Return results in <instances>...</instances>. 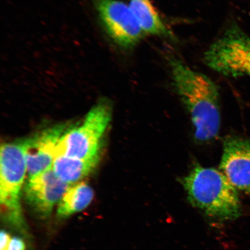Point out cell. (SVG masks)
Segmentation results:
<instances>
[{
  "label": "cell",
  "mask_w": 250,
  "mask_h": 250,
  "mask_svg": "<svg viewBox=\"0 0 250 250\" xmlns=\"http://www.w3.org/2000/svg\"><path fill=\"white\" fill-rule=\"evenodd\" d=\"M172 80L178 95L189 112L199 142L215 138L221 115L218 87L210 78L192 69L180 59H169Z\"/></svg>",
  "instance_id": "1"
},
{
  "label": "cell",
  "mask_w": 250,
  "mask_h": 250,
  "mask_svg": "<svg viewBox=\"0 0 250 250\" xmlns=\"http://www.w3.org/2000/svg\"><path fill=\"white\" fill-rule=\"evenodd\" d=\"M182 183L190 204L208 217L226 221L239 216L237 190L220 170L198 166Z\"/></svg>",
  "instance_id": "2"
},
{
  "label": "cell",
  "mask_w": 250,
  "mask_h": 250,
  "mask_svg": "<svg viewBox=\"0 0 250 250\" xmlns=\"http://www.w3.org/2000/svg\"><path fill=\"white\" fill-rule=\"evenodd\" d=\"M27 174L23 140L2 144L0 152V206L5 224L22 233L27 232L21 205Z\"/></svg>",
  "instance_id": "3"
},
{
  "label": "cell",
  "mask_w": 250,
  "mask_h": 250,
  "mask_svg": "<svg viewBox=\"0 0 250 250\" xmlns=\"http://www.w3.org/2000/svg\"><path fill=\"white\" fill-rule=\"evenodd\" d=\"M112 108L108 99L100 100L82 123L65 131L59 143L56 156L87 159L100 155L103 136L111 121Z\"/></svg>",
  "instance_id": "4"
},
{
  "label": "cell",
  "mask_w": 250,
  "mask_h": 250,
  "mask_svg": "<svg viewBox=\"0 0 250 250\" xmlns=\"http://www.w3.org/2000/svg\"><path fill=\"white\" fill-rule=\"evenodd\" d=\"M204 61L224 76L250 77V37L238 27H230L209 47Z\"/></svg>",
  "instance_id": "5"
},
{
  "label": "cell",
  "mask_w": 250,
  "mask_h": 250,
  "mask_svg": "<svg viewBox=\"0 0 250 250\" xmlns=\"http://www.w3.org/2000/svg\"><path fill=\"white\" fill-rule=\"evenodd\" d=\"M103 29L117 46L133 48L146 34L129 5L120 0H94Z\"/></svg>",
  "instance_id": "6"
},
{
  "label": "cell",
  "mask_w": 250,
  "mask_h": 250,
  "mask_svg": "<svg viewBox=\"0 0 250 250\" xmlns=\"http://www.w3.org/2000/svg\"><path fill=\"white\" fill-rule=\"evenodd\" d=\"M70 186L59 179L52 168H49L28 178L24 188L25 200L37 215L46 218Z\"/></svg>",
  "instance_id": "7"
},
{
  "label": "cell",
  "mask_w": 250,
  "mask_h": 250,
  "mask_svg": "<svg viewBox=\"0 0 250 250\" xmlns=\"http://www.w3.org/2000/svg\"><path fill=\"white\" fill-rule=\"evenodd\" d=\"M68 128L65 124L56 125L23 140L28 178L52 168L59 143Z\"/></svg>",
  "instance_id": "8"
},
{
  "label": "cell",
  "mask_w": 250,
  "mask_h": 250,
  "mask_svg": "<svg viewBox=\"0 0 250 250\" xmlns=\"http://www.w3.org/2000/svg\"><path fill=\"white\" fill-rule=\"evenodd\" d=\"M220 169L237 190L250 196V140L227 137L224 142Z\"/></svg>",
  "instance_id": "9"
},
{
  "label": "cell",
  "mask_w": 250,
  "mask_h": 250,
  "mask_svg": "<svg viewBox=\"0 0 250 250\" xmlns=\"http://www.w3.org/2000/svg\"><path fill=\"white\" fill-rule=\"evenodd\" d=\"M100 161V155L90 159H82L62 155L56 156L52 170L62 181L68 184L79 183L95 169Z\"/></svg>",
  "instance_id": "10"
},
{
  "label": "cell",
  "mask_w": 250,
  "mask_h": 250,
  "mask_svg": "<svg viewBox=\"0 0 250 250\" xmlns=\"http://www.w3.org/2000/svg\"><path fill=\"white\" fill-rule=\"evenodd\" d=\"M128 5L146 35L172 37L151 0H129Z\"/></svg>",
  "instance_id": "11"
},
{
  "label": "cell",
  "mask_w": 250,
  "mask_h": 250,
  "mask_svg": "<svg viewBox=\"0 0 250 250\" xmlns=\"http://www.w3.org/2000/svg\"><path fill=\"white\" fill-rule=\"evenodd\" d=\"M94 191L85 182L71 185L62 196L57 206V216L65 219L85 210L92 203Z\"/></svg>",
  "instance_id": "12"
},
{
  "label": "cell",
  "mask_w": 250,
  "mask_h": 250,
  "mask_svg": "<svg viewBox=\"0 0 250 250\" xmlns=\"http://www.w3.org/2000/svg\"><path fill=\"white\" fill-rule=\"evenodd\" d=\"M5 250H26V244L21 237L12 236Z\"/></svg>",
  "instance_id": "13"
}]
</instances>
